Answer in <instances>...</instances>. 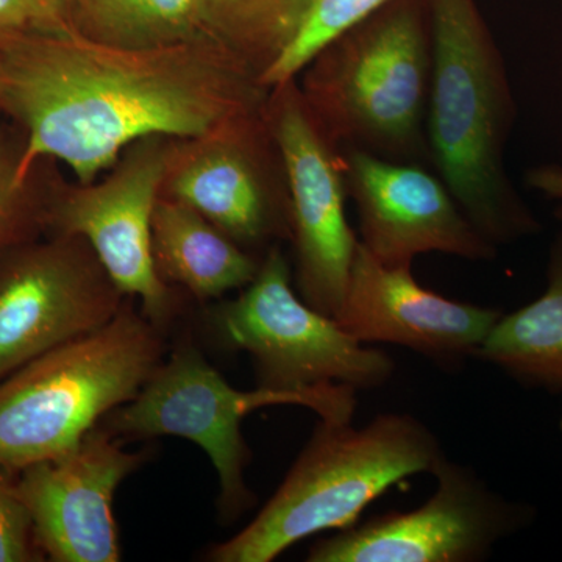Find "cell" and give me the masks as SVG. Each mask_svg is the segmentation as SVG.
I'll use <instances>...</instances> for the list:
<instances>
[{"mask_svg":"<svg viewBox=\"0 0 562 562\" xmlns=\"http://www.w3.org/2000/svg\"><path fill=\"white\" fill-rule=\"evenodd\" d=\"M476 357L519 382L562 391V239L553 249L546 292L509 316L502 314Z\"/></svg>","mask_w":562,"mask_h":562,"instance_id":"obj_17","label":"cell"},{"mask_svg":"<svg viewBox=\"0 0 562 562\" xmlns=\"http://www.w3.org/2000/svg\"><path fill=\"white\" fill-rule=\"evenodd\" d=\"M151 251L161 279L203 303L243 291L261 266L202 214L171 198L155 203Z\"/></svg>","mask_w":562,"mask_h":562,"instance_id":"obj_16","label":"cell"},{"mask_svg":"<svg viewBox=\"0 0 562 562\" xmlns=\"http://www.w3.org/2000/svg\"><path fill=\"white\" fill-rule=\"evenodd\" d=\"M22 194L24 183L18 180V162L13 165L0 150V250L29 239L32 217Z\"/></svg>","mask_w":562,"mask_h":562,"instance_id":"obj_22","label":"cell"},{"mask_svg":"<svg viewBox=\"0 0 562 562\" xmlns=\"http://www.w3.org/2000/svg\"><path fill=\"white\" fill-rule=\"evenodd\" d=\"M392 0H313L301 29L262 72L261 83L276 88L294 80L331 40Z\"/></svg>","mask_w":562,"mask_h":562,"instance_id":"obj_20","label":"cell"},{"mask_svg":"<svg viewBox=\"0 0 562 562\" xmlns=\"http://www.w3.org/2000/svg\"><path fill=\"white\" fill-rule=\"evenodd\" d=\"M69 25L44 0H0V36L58 31Z\"/></svg>","mask_w":562,"mask_h":562,"instance_id":"obj_23","label":"cell"},{"mask_svg":"<svg viewBox=\"0 0 562 562\" xmlns=\"http://www.w3.org/2000/svg\"><path fill=\"white\" fill-rule=\"evenodd\" d=\"M432 70L428 146L447 190L494 246L535 231L503 166L512 122L505 68L475 0H428Z\"/></svg>","mask_w":562,"mask_h":562,"instance_id":"obj_2","label":"cell"},{"mask_svg":"<svg viewBox=\"0 0 562 562\" xmlns=\"http://www.w3.org/2000/svg\"><path fill=\"white\" fill-rule=\"evenodd\" d=\"M43 560L31 509L18 490V472L0 464V562Z\"/></svg>","mask_w":562,"mask_h":562,"instance_id":"obj_21","label":"cell"},{"mask_svg":"<svg viewBox=\"0 0 562 562\" xmlns=\"http://www.w3.org/2000/svg\"><path fill=\"white\" fill-rule=\"evenodd\" d=\"M206 322L224 349L250 355L257 386L266 390H373L394 373L390 355L366 347L297 295L279 246L266 251L249 286L214 306Z\"/></svg>","mask_w":562,"mask_h":562,"instance_id":"obj_7","label":"cell"},{"mask_svg":"<svg viewBox=\"0 0 562 562\" xmlns=\"http://www.w3.org/2000/svg\"><path fill=\"white\" fill-rule=\"evenodd\" d=\"M127 301L80 236L0 250V380L105 327Z\"/></svg>","mask_w":562,"mask_h":562,"instance_id":"obj_8","label":"cell"},{"mask_svg":"<svg viewBox=\"0 0 562 562\" xmlns=\"http://www.w3.org/2000/svg\"><path fill=\"white\" fill-rule=\"evenodd\" d=\"M55 13L69 21V0H44ZM70 22V21H69Z\"/></svg>","mask_w":562,"mask_h":562,"instance_id":"obj_25","label":"cell"},{"mask_svg":"<svg viewBox=\"0 0 562 562\" xmlns=\"http://www.w3.org/2000/svg\"><path fill=\"white\" fill-rule=\"evenodd\" d=\"M355 394L349 386L310 392L235 390L198 346L183 338L168 350L138 395L106 414L99 425L120 441L177 436L201 447L220 476L221 519L232 522L257 501L246 483L251 452L243 420L266 406L297 405L313 409L321 420L351 422Z\"/></svg>","mask_w":562,"mask_h":562,"instance_id":"obj_6","label":"cell"},{"mask_svg":"<svg viewBox=\"0 0 562 562\" xmlns=\"http://www.w3.org/2000/svg\"><path fill=\"white\" fill-rule=\"evenodd\" d=\"M312 2L198 0L202 20L211 35L260 79L294 38Z\"/></svg>","mask_w":562,"mask_h":562,"instance_id":"obj_19","label":"cell"},{"mask_svg":"<svg viewBox=\"0 0 562 562\" xmlns=\"http://www.w3.org/2000/svg\"><path fill=\"white\" fill-rule=\"evenodd\" d=\"M441 442L409 414H382L366 427L321 420L283 483L238 535L206 553L213 562H269L294 543L357 524L394 484L431 473Z\"/></svg>","mask_w":562,"mask_h":562,"instance_id":"obj_3","label":"cell"},{"mask_svg":"<svg viewBox=\"0 0 562 562\" xmlns=\"http://www.w3.org/2000/svg\"><path fill=\"white\" fill-rule=\"evenodd\" d=\"M266 116L191 158L169 184L171 199L198 211L244 250L292 238L290 198H280L266 173Z\"/></svg>","mask_w":562,"mask_h":562,"instance_id":"obj_15","label":"cell"},{"mask_svg":"<svg viewBox=\"0 0 562 562\" xmlns=\"http://www.w3.org/2000/svg\"><path fill=\"white\" fill-rule=\"evenodd\" d=\"M160 138L138 140L109 179L69 192L52 206L47 222L60 235L90 244L122 294L138 297L140 313L166 331L179 317L180 301L151 251V217L171 160Z\"/></svg>","mask_w":562,"mask_h":562,"instance_id":"obj_11","label":"cell"},{"mask_svg":"<svg viewBox=\"0 0 562 562\" xmlns=\"http://www.w3.org/2000/svg\"><path fill=\"white\" fill-rule=\"evenodd\" d=\"M306 68L303 99L336 146L392 161H413L425 150L428 0H392L331 40Z\"/></svg>","mask_w":562,"mask_h":562,"instance_id":"obj_4","label":"cell"},{"mask_svg":"<svg viewBox=\"0 0 562 562\" xmlns=\"http://www.w3.org/2000/svg\"><path fill=\"white\" fill-rule=\"evenodd\" d=\"M436 490L408 513H387L314 543L310 562H475L525 520L475 471L443 457Z\"/></svg>","mask_w":562,"mask_h":562,"instance_id":"obj_10","label":"cell"},{"mask_svg":"<svg viewBox=\"0 0 562 562\" xmlns=\"http://www.w3.org/2000/svg\"><path fill=\"white\" fill-rule=\"evenodd\" d=\"M127 452L98 425L69 452L18 472V490L31 509L36 542L55 562L122 560L113 502L117 487L147 461Z\"/></svg>","mask_w":562,"mask_h":562,"instance_id":"obj_12","label":"cell"},{"mask_svg":"<svg viewBox=\"0 0 562 562\" xmlns=\"http://www.w3.org/2000/svg\"><path fill=\"white\" fill-rule=\"evenodd\" d=\"M265 90L216 43L122 49L72 25L0 36V102L27 128L24 184L41 157L88 184L140 139L224 138L266 114Z\"/></svg>","mask_w":562,"mask_h":562,"instance_id":"obj_1","label":"cell"},{"mask_svg":"<svg viewBox=\"0 0 562 562\" xmlns=\"http://www.w3.org/2000/svg\"><path fill=\"white\" fill-rule=\"evenodd\" d=\"M69 21L87 38L122 49L220 44L198 0H69Z\"/></svg>","mask_w":562,"mask_h":562,"instance_id":"obj_18","label":"cell"},{"mask_svg":"<svg viewBox=\"0 0 562 562\" xmlns=\"http://www.w3.org/2000/svg\"><path fill=\"white\" fill-rule=\"evenodd\" d=\"M528 183L549 198L562 199V168H558V166L535 169L528 176ZM558 214L562 220V209L558 211Z\"/></svg>","mask_w":562,"mask_h":562,"instance_id":"obj_24","label":"cell"},{"mask_svg":"<svg viewBox=\"0 0 562 562\" xmlns=\"http://www.w3.org/2000/svg\"><path fill=\"white\" fill-rule=\"evenodd\" d=\"M272 90L268 120L290 191L295 286L310 306L336 319L360 243L346 216L342 150L314 120L294 80Z\"/></svg>","mask_w":562,"mask_h":562,"instance_id":"obj_9","label":"cell"},{"mask_svg":"<svg viewBox=\"0 0 562 562\" xmlns=\"http://www.w3.org/2000/svg\"><path fill=\"white\" fill-rule=\"evenodd\" d=\"M347 192L360 217L361 244L386 266H409L439 251L464 260L495 257L438 177L419 165L342 147Z\"/></svg>","mask_w":562,"mask_h":562,"instance_id":"obj_13","label":"cell"},{"mask_svg":"<svg viewBox=\"0 0 562 562\" xmlns=\"http://www.w3.org/2000/svg\"><path fill=\"white\" fill-rule=\"evenodd\" d=\"M169 346L127 297L105 327L46 351L0 380V464L20 472L79 446L135 398Z\"/></svg>","mask_w":562,"mask_h":562,"instance_id":"obj_5","label":"cell"},{"mask_svg":"<svg viewBox=\"0 0 562 562\" xmlns=\"http://www.w3.org/2000/svg\"><path fill=\"white\" fill-rule=\"evenodd\" d=\"M498 310L457 302L427 290L409 266H386L358 243L336 322L362 344L387 342L454 369L476 357Z\"/></svg>","mask_w":562,"mask_h":562,"instance_id":"obj_14","label":"cell"}]
</instances>
